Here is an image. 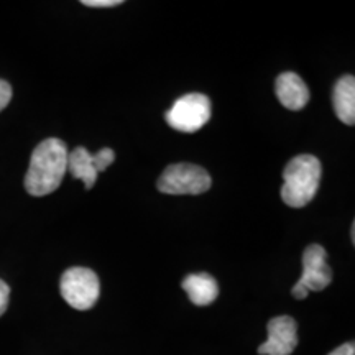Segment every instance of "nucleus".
Segmentation results:
<instances>
[{"instance_id": "obj_1", "label": "nucleus", "mask_w": 355, "mask_h": 355, "mask_svg": "<svg viewBox=\"0 0 355 355\" xmlns=\"http://www.w3.org/2000/svg\"><path fill=\"white\" fill-rule=\"evenodd\" d=\"M68 146L60 139H46L33 150L25 176V189L32 196H46L60 188L68 173Z\"/></svg>"}, {"instance_id": "obj_2", "label": "nucleus", "mask_w": 355, "mask_h": 355, "mask_svg": "<svg viewBox=\"0 0 355 355\" xmlns=\"http://www.w3.org/2000/svg\"><path fill=\"white\" fill-rule=\"evenodd\" d=\"M322 165L314 155H298L288 162L283 171V202L290 207H304L316 196L321 184Z\"/></svg>"}, {"instance_id": "obj_3", "label": "nucleus", "mask_w": 355, "mask_h": 355, "mask_svg": "<svg viewBox=\"0 0 355 355\" xmlns=\"http://www.w3.org/2000/svg\"><path fill=\"white\" fill-rule=\"evenodd\" d=\"M212 184L211 175L204 168L193 163H175L165 168L158 178V189L173 196H198L209 191Z\"/></svg>"}, {"instance_id": "obj_4", "label": "nucleus", "mask_w": 355, "mask_h": 355, "mask_svg": "<svg viewBox=\"0 0 355 355\" xmlns=\"http://www.w3.org/2000/svg\"><path fill=\"white\" fill-rule=\"evenodd\" d=\"M61 296L71 308L87 311L97 303L101 295V283L97 275L91 268L73 266L61 277Z\"/></svg>"}, {"instance_id": "obj_5", "label": "nucleus", "mask_w": 355, "mask_h": 355, "mask_svg": "<svg viewBox=\"0 0 355 355\" xmlns=\"http://www.w3.org/2000/svg\"><path fill=\"white\" fill-rule=\"evenodd\" d=\"M212 114V105L209 97L191 92L180 97L173 107L165 114L168 125L178 132L193 133L198 132L209 122Z\"/></svg>"}, {"instance_id": "obj_6", "label": "nucleus", "mask_w": 355, "mask_h": 355, "mask_svg": "<svg viewBox=\"0 0 355 355\" xmlns=\"http://www.w3.org/2000/svg\"><path fill=\"white\" fill-rule=\"evenodd\" d=\"M332 270L327 265V252L322 245L313 243L303 254V275L293 286L291 295L296 300H304L309 291H322L331 285Z\"/></svg>"}, {"instance_id": "obj_7", "label": "nucleus", "mask_w": 355, "mask_h": 355, "mask_svg": "<svg viewBox=\"0 0 355 355\" xmlns=\"http://www.w3.org/2000/svg\"><path fill=\"white\" fill-rule=\"evenodd\" d=\"M268 339L259 347L260 355H291L298 345V324L291 316H277L266 324Z\"/></svg>"}, {"instance_id": "obj_8", "label": "nucleus", "mask_w": 355, "mask_h": 355, "mask_svg": "<svg viewBox=\"0 0 355 355\" xmlns=\"http://www.w3.org/2000/svg\"><path fill=\"white\" fill-rule=\"evenodd\" d=\"M275 92L279 104L290 110H301L309 102V89L296 73H282L275 83Z\"/></svg>"}, {"instance_id": "obj_9", "label": "nucleus", "mask_w": 355, "mask_h": 355, "mask_svg": "<svg viewBox=\"0 0 355 355\" xmlns=\"http://www.w3.org/2000/svg\"><path fill=\"white\" fill-rule=\"evenodd\" d=\"M181 286L188 293L191 303L196 306H209L219 296V285L209 273L188 275L181 283Z\"/></svg>"}, {"instance_id": "obj_10", "label": "nucleus", "mask_w": 355, "mask_h": 355, "mask_svg": "<svg viewBox=\"0 0 355 355\" xmlns=\"http://www.w3.org/2000/svg\"><path fill=\"white\" fill-rule=\"evenodd\" d=\"M332 104L340 122L345 125L355 123V78L343 76L336 83L332 92Z\"/></svg>"}, {"instance_id": "obj_11", "label": "nucleus", "mask_w": 355, "mask_h": 355, "mask_svg": "<svg viewBox=\"0 0 355 355\" xmlns=\"http://www.w3.org/2000/svg\"><path fill=\"white\" fill-rule=\"evenodd\" d=\"M68 171L73 175V178L83 181L86 189H91L96 184L97 176H99V171H97L94 163V157L84 146H78L73 152H69Z\"/></svg>"}, {"instance_id": "obj_12", "label": "nucleus", "mask_w": 355, "mask_h": 355, "mask_svg": "<svg viewBox=\"0 0 355 355\" xmlns=\"http://www.w3.org/2000/svg\"><path fill=\"white\" fill-rule=\"evenodd\" d=\"M92 157H94L97 171L102 173V171L107 170L109 165H112L114 159H115V153H114V150H110V148H102L101 152L92 155Z\"/></svg>"}, {"instance_id": "obj_13", "label": "nucleus", "mask_w": 355, "mask_h": 355, "mask_svg": "<svg viewBox=\"0 0 355 355\" xmlns=\"http://www.w3.org/2000/svg\"><path fill=\"white\" fill-rule=\"evenodd\" d=\"M12 99V87L10 84L3 79H0V112L7 107L8 102Z\"/></svg>"}, {"instance_id": "obj_14", "label": "nucleus", "mask_w": 355, "mask_h": 355, "mask_svg": "<svg viewBox=\"0 0 355 355\" xmlns=\"http://www.w3.org/2000/svg\"><path fill=\"white\" fill-rule=\"evenodd\" d=\"M8 296H10V288L3 279H0V316L7 311Z\"/></svg>"}, {"instance_id": "obj_15", "label": "nucleus", "mask_w": 355, "mask_h": 355, "mask_svg": "<svg viewBox=\"0 0 355 355\" xmlns=\"http://www.w3.org/2000/svg\"><path fill=\"white\" fill-rule=\"evenodd\" d=\"M83 3L86 7H94V8H99V7H117L121 6L122 0H83Z\"/></svg>"}, {"instance_id": "obj_16", "label": "nucleus", "mask_w": 355, "mask_h": 355, "mask_svg": "<svg viewBox=\"0 0 355 355\" xmlns=\"http://www.w3.org/2000/svg\"><path fill=\"white\" fill-rule=\"evenodd\" d=\"M329 355H355V344L354 343L343 344L340 347L332 350Z\"/></svg>"}]
</instances>
